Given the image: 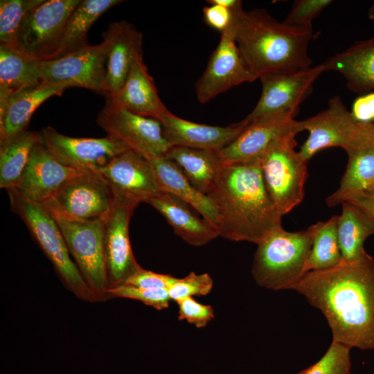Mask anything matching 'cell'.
<instances>
[{
	"instance_id": "obj_29",
	"label": "cell",
	"mask_w": 374,
	"mask_h": 374,
	"mask_svg": "<svg viewBox=\"0 0 374 374\" xmlns=\"http://www.w3.org/2000/svg\"><path fill=\"white\" fill-rule=\"evenodd\" d=\"M165 155L179 168L197 190L206 195L223 164L217 153L211 150L172 146Z\"/></svg>"
},
{
	"instance_id": "obj_3",
	"label": "cell",
	"mask_w": 374,
	"mask_h": 374,
	"mask_svg": "<svg viewBox=\"0 0 374 374\" xmlns=\"http://www.w3.org/2000/svg\"><path fill=\"white\" fill-rule=\"evenodd\" d=\"M312 27L279 22L265 9L242 10L235 40L250 71L259 78L269 73H295L310 68Z\"/></svg>"
},
{
	"instance_id": "obj_44",
	"label": "cell",
	"mask_w": 374,
	"mask_h": 374,
	"mask_svg": "<svg viewBox=\"0 0 374 374\" xmlns=\"http://www.w3.org/2000/svg\"><path fill=\"white\" fill-rule=\"evenodd\" d=\"M238 0H209L207 1L208 4H216L226 8H234L239 2Z\"/></svg>"
},
{
	"instance_id": "obj_32",
	"label": "cell",
	"mask_w": 374,
	"mask_h": 374,
	"mask_svg": "<svg viewBox=\"0 0 374 374\" xmlns=\"http://www.w3.org/2000/svg\"><path fill=\"white\" fill-rule=\"evenodd\" d=\"M37 142V132L28 130L0 141L1 188L16 186Z\"/></svg>"
},
{
	"instance_id": "obj_20",
	"label": "cell",
	"mask_w": 374,
	"mask_h": 374,
	"mask_svg": "<svg viewBox=\"0 0 374 374\" xmlns=\"http://www.w3.org/2000/svg\"><path fill=\"white\" fill-rule=\"evenodd\" d=\"M82 171L62 163L37 142L15 188L30 200L44 204Z\"/></svg>"
},
{
	"instance_id": "obj_43",
	"label": "cell",
	"mask_w": 374,
	"mask_h": 374,
	"mask_svg": "<svg viewBox=\"0 0 374 374\" xmlns=\"http://www.w3.org/2000/svg\"><path fill=\"white\" fill-rule=\"evenodd\" d=\"M346 202L359 208L374 221V190H364Z\"/></svg>"
},
{
	"instance_id": "obj_31",
	"label": "cell",
	"mask_w": 374,
	"mask_h": 374,
	"mask_svg": "<svg viewBox=\"0 0 374 374\" xmlns=\"http://www.w3.org/2000/svg\"><path fill=\"white\" fill-rule=\"evenodd\" d=\"M121 2L123 1L81 0L67 20L60 48L53 59L89 46L87 34L93 23L105 12Z\"/></svg>"
},
{
	"instance_id": "obj_22",
	"label": "cell",
	"mask_w": 374,
	"mask_h": 374,
	"mask_svg": "<svg viewBox=\"0 0 374 374\" xmlns=\"http://www.w3.org/2000/svg\"><path fill=\"white\" fill-rule=\"evenodd\" d=\"M146 203L163 215L177 235L192 246L204 245L220 236L210 222L197 217L187 203L170 193L161 191Z\"/></svg>"
},
{
	"instance_id": "obj_10",
	"label": "cell",
	"mask_w": 374,
	"mask_h": 374,
	"mask_svg": "<svg viewBox=\"0 0 374 374\" xmlns=\"http://www.w3.org/2000/svg\"><path fill=\"white\" fill-rule=\"evenodd\" d=\"M96 123L107 134L147 159L165 155L172 145L166 140L162 124L157 118L132 112L107 96Z\"/></svg>"
},
{
	"instance_id": "obj_8",
	"label": "cell",
	"mask_w": 374,
	"mask_h": 374,
	"mask_svg": "<svg viewBox=\"0 0 374 374\" xmlns=\"http://www.w3.org/2000/svg\"><path fill=\"white\" fill-rule=\"evenodd\" d=\"M302 122L309 135L299 153L306 162L325 148L347 151L357 146L371 136L374 127L373 123L357 120L339 96L330 98L326 109Z\"/></svg>"
},
{
	"instance_id": "obj_40",
	"label": "cell",
	"mask_w": 374,
	"mask_h": 374,
	"mask_svg": "<svg viewBox=\"0 0 374 374\" xmlns=\"http://www.w3.org/2000/svg\"><path fill=\"white\" fill-rule=\"evenodd\" d=\"M177 278L170 274L156 273L141 267L123 285L142 288L169 289Z\"/></svg>"
},
{
	"instance_id": "obj_35",
	"label": "cell",
	"mask_w": 374,
	"mask_h": 374,
	"mask_svg": "<svg viewBox=\"0 0 374 374\" xmlns=\"http://www.w3.org/2000/svg\"><path fill=\"white\" fill-rule=\"evenodd\" d=\"M350 350L347 346L332 341L317 362L296 374H350Z\"/></svg>"
},
{
	"instance_id": "obj_36",
	"label": "cell",
	"mask_w": 374,
	"mask_h": 374,
	"mask_svg": "<svg viewBox=\"0 0 374 374\" xmlns=\"http://www.w3.org/2000/svg\"><path fill=\"white\" fill-rule=\"evenodd\" d=\"M109 298H124L139 301L157 310L168 308L170 298L168 289L142 288L127 285H121L109 289Z\"/></svg>"
},
{
	"instance_id": "obj_38",
	"label": "cell",
	"mask_w": 374,
	"mask_h": 374,
	"mask_svg": "<svg viewBox=\"0 0 374 374\" xmlns=\"http://www.w3.org/2000/svg\"><path fill=\"white\" fill-rule=\"evenodd\" d=\"M331 3V0H297L283 21L294 26L312 27V20Z\"/></svg>"
},
{
	"instance_id": "obj_6",
	"label": "cell",
	"mask_w": 374,
	"mask_h": 374,
	"mask_svg": "<svg viewBox=\"0 0 374 374\" xmlns=\"http://www.w3.org/2000/svg\"><path fill=\"white\" fill-rule=\"evenodd\" d=\"M296 134L292 132L275 139L260 157L265 188L282 215L298 206L305 195L308 162L296 150Z\"/></svg>"
},
{
	"instance_id": "obj_1",
	"label": "cell",
	"mask_w": 374,
	"mask_h": 374,
	"mask_svg": "<svg viewBox=\"0 0 374 374\" xmlns=\"http://www.w3.org/2000/svg\"><path fill=\"white\" fill-rule=\"evenodd\" d=\"M290 290L323 313L332 341L374 349V259L366 252L355 262L308 271Z\"/></svg>"
},
{
	"instance_id": "obj_27",
	"label": "cell",
	"mask_w": 374,
	"mask_h": 374,
	"mask_svg": "<svg viewBox=\"0 0 374 374\" xmlns=\"http://www.w3.org/2000/svg\"><path fill=\"white\" fill-rule=\"evenodd\" d=\"M346 152L348 162L339 186L326 199L330 207L341 204L374 183V133L368 139Z\"/></svg>"
},
{
	"instance_id": "obj_33",
	"label": "cell",
	"mask_w": 374,
	"mask_h": 374,
	"mask_svg": "<svg viewBox=\"0 0 374 374\" xmlns=\"http://www.w3.org/2000/svg\"><path fill=\"white\" fill-rule=\"evenodd\" d=\"M337 215L321 224L314 236L306 263V272L332 268L342 261L337 232Z\"/></svg>"
},
{
	"instance_id": "obj_16",
	"label": "cell",
	"mask_w": 374,
	"mask_h": 374,
	"mask_svg": "<svg viewBox=\"0 0 374 374\" xmlns=\"http://www.w3.org/2000/svg\"><path fill=\"white\" fill-rule=\"evenodd\" d=\"M137 205L115 197L105 221L104 247L109 289L123 285L141 267L136 260L129 236V224Z\"/></svg>"
},
{
	"instance_id": "obj_37",
	"label": "cell",
	"mask_w": 374,
	"mask_h": 374,
	"mask_svg": "<svg viewBox=\"0 0 374 374\" xmlns=\"http://www.w3.org/2000/svg\"><path fill=\"white\" fill-rule=\"evenodd\" d=\"M213 281L208 274H196L191 271L181 278H177L169 287L170 300L176 302L193 296H205L213 288Z\"/></svg>"
},
{
	"instance_id": "obj_12",
	"label": "cell",
	"mask_w": 374,
	"mask_h": 374,
	"mask_svg": "<svg viewBox=\"0 0 374 374\" xmlns=\"http://www.w3.org/2000/svg\"><path fill=\"white\" fill-rule=\"evenodd\" d=\"M107 56V43L103 40L60 58L39 61L42 80L66 88L82 87L106 96Z\"/></svg>"
},
{
	"instance_id": "obj_28",
	"label": "cell",
	"mask_w": 374,
	"mask_h": 374,
	"mask_svg": "<svg viewBox=\"0 0 374 374\" xmlns=\"http://www.w3.org/2000/svg\"><path fill=\"white\" fill-rule=\"evenodd\" d=\"M42 82L39 61L0 44V113L13 95Z\"/></svg>"
},
{
	"instance_id": "obj_13",
	"label": "cell",
	"mask_w": 374,
	"mask_h": 374,
	"mask_svg": "<svg viewBox=\"0 0 374 374\" xmlns=\"http://www.w3.org/2000/svg\"><path fill=\"white\" fill-rule=\"evenodd\" d=\"M242 10L241 6L231 25L221 33L219 44L195 84L196 96L202 104L233 87L257 79L247 67L235 40L237 21Z\"/></svg>"
},
{
	"instance_id": "obj_30",
	"label": "cell",
	"mask_w": 374,
	"mask_h": 374,
	"mask_svg": "<svg viewBox=\"0 0 374 374\" xmlns=\"http://www.w3.org/2000/svg\"><path fill=\"white\" fill-rule=\"evenodd\" d=\"M337 215V232L342 260L353 262L360 259L366 251L365 240L374 235V221L357 206L345 202Z\"/></svg>"
},
{
	"instance_id": "obj_5",
	"label": "cell",
	"mask_w": 374,
	"mask_h": 374,
	"mask_svg": "<svg viewBox=\"0 0 374 374\" xmlns=\"http://www.w3.org/2000/svg\"><path fill=\"white\" fill-rule=\"evenodd\" d=\"M6 191L11 211L24 222L64 286L78 299L97 302L73 260L62 233L48 208L43 204L27 198L15 188Z\"/></svg>"
},
{
	"instance_id": "obj_34",
	"label": "cell",
	"mask_w": 374,
	"mask_h": 374,
	"mask_svg": "<svg viewBox=\"0 0 374 374\" xmlns=\"http://www.w3.org/2000/svg\"><path fill=\"white\" fill-rule=\"evenodd\" d=\"M42 0L0 1V44L13 47L18 28L29 10Z\"/></svg>"
},
{
	"instance_id": "obj_42",
	"label": "cell",
	"mask_w": 374,
	"mask_h": 374,
	"mask_svg": "<svg viewBox=\"0 0 374 374\" xmlns=\"http://www.w3.org/2000/svg\"><path fill=\"white\" fill-rule=\"evenodd\" d=\"M353 116L359 121L368 122L374 117V93H369L357 99L353 105Z\"/></svg>"
},
{
	"instance_id": "obj_19",
	"label": "cell",
	"mask_w": 374,
	"mask_h": 374,
	"mask_svg": "<svg viewBox=\"0 0 374 374\" xmlns=\"http://www.w3.org/2000/svg\"><path fill=\"white\" fill-rule=\"evenodd\" d=\"M103 38L107 43L106 96H114L124 85L134 61L143 56V35L133 24L121 20L110 24Z\"/></svg>"
},
{
	"instance_id": "obj_41",
	"label": "cell",
	"mask_w": 374,
	"mask_h": 374,
	"mask_svg": "<svg viewBox=\"0 0 374 374\" xmlns=\"http://www.w3.org/2000/svg\"><path fill=\"white\" fill-rule=\"evenodd\" d=\"M242 6V1L233 8H226L216 4L203 8V18L205 23L213 29L223 33L232 23L238 9Z\"/></svg>"
},
{
	"instance_id": "obj_25",
	"label": "cell",
	"mask_w": 374,
	"mask_h": 374,
	"mask_svg": "<svg viewBox=\"0 0 374 374\" xmlns=\"http://www.w3.org/2000/svg\"><path fill=\"white\" fill-rule=\"evenodd\" d=\"M148 160L152 165L161 190L170 193L187 203L217 231L218 213L209 197L197 190L179 168L166 155Z\"/></svg>"
},
{
	"instance_id": "obj_46",
	"label": "cell",
	"mask_w": 374,
	"mask_h": 374,
	"mask_svg": "<svg viewBox=\"0 0 374 374\" xmlns=\"http://www.w3.org/2000/svg\"><path fill=\"white\" fill-rule=\"evenodd\" d=\"M367 189L374 190V183L372 184Z\"/></svg>"
},
{
	"instance_id": "obj_15",
	"label": "cell",
	"mask_w": 374,
	"mask_h": 374,
	"mask_svg": "<svg viewBox=\"0 0 374 374\" xmlns=\"http://www.w3.org/2000/svg\"><path fill=\"white\" fill-rule=\"evenodd\" d=\"M325 71L321 63L295 73H269L259 77L262 83L260 97L244 119L248 123L260 117L291 112L297 114L301 104L312 91L313 84Z\"/></svg>"
},
{
	"instance_id": "obj_23",
	"label": "cell",
	"mask_w": 374,
	"mask_h": 374,
	"mask_svg": "<svg viewBox=\"0 0 374 374\" xmlns=\"http://www.w3.org/2000/svg\"><path fill=\"white\" fill-rule=\"evenodd\" d=\"M325 71L340 73L347 87L362 94L374 89V37L355 42L321 63Z\"/></svg>"
},
{
	"instance_id": "obj_4",
	"label": "cell",
	"mask_w": 374,
	"mask_h": 374,
	"mask_svg": "<svg viewBox=\"0 0 374 374\" xmlns=\"http://www.w3.org/2000/svg\"><path fill=\"white\" fill-rule=\"evenodd\" d=\"M321 222L305 230L277 229L257 244L251 274L260 287L290 290L306 273L305 267L314 235Z\"/></svg>"
},
{
	"instance_id": "obj_2",
	"label": "cell",
	"mask_w": 374,
	"mask_h": 374,
	"mask_svg": "<svg viewBox=\"0 0 374 374\" xmlns=\"http://www.w3.org/2000/svg\"><path fill=\"white\" fill-rule=\"evenodd\" d=\"M219 217V235L258 244L282 226L283 215L265 188L260 158L222 164L207 195Z\"/></svg>"
},
{
	"instance_id": "obj_17",
	"label": "cell",
	"mask_w": 374,
	"mask_h": 374,
	"mask_svg": "<svg viewBox=\"0 0 374 374\" xmlns=\"http://www.w3.org/2000/svg\"><path fill=\"white\" fill-rule=\"evenodd\" d=\"M291 112L266 115L248 123L243 132L227 146L215 151L223 164H233L260 158L276 138L303 131L302 121Z\"/></svg>"
},
{
	"instance_id": "obj_24",
	"label": "cell",
	"mask_w": 374,
	"mask_h": 374,
	"mask_svg": "<svg viewBox=\"0 0 374 374\" xmlns=\"http://www.w3.org/2000/svg\"><path fill=\"white\" fill-rule=\"evenodd\" d=\"M108 96L132 112L158 120L168 111L158 95L143 56L134 61L121 90L115 96Z\"/></svg>"
},
{
	"instance_id": "obj_18",
	"label": "cell",
	"mask_w": 374,
	"mask_h": 374,
	"mask_svg": "<svg viewBox=\"0 0 374 374\" xmlns=\"http://www.w3.org/2000/svg\"><path fill=\"white\" fill-rule=\"evenodd\" d=\"M96 171L107 181L115 197L137 206L161 192L150 161L131 150L116 156Z\"/></svg>"
},
{
	"instance_id": "obj_21",
	"label": "cell",
	"mask_w": 374,
	"mask_h": 374,
	"mask_svg": "<svg viewBox=\"0 0 374 374\" xmlns=\"http://www.w3.org/2000/svg\"><path fill=\"white\" fill-rule=\"evenodd\" d=\"M172 146L217 151L232 143L246 128L244 119L226 127L191 122L168 111L159 119Z\"/></svg>"
},
{
	"instance_id": "obj_14",
	"label": "cell",
	"mask_w": 374,
	"mask_h": 374,
	"mask_svg": "<svg viewBox=\"0 0 374 374\" xmlns=\"http://www.w3.org/2000/svg\"><path fill=\"white\" fill-rule=\"evenodd\" d=\"M37 134L39 143L57 160L81 170H98L114 157L129 150L121 142L108 136L71 137L51 126L42 127Z\"/></svg>"
},
{
	"instance_id": "obj_11",
	"label": "cell",
	"mask_w": 374,
	"mask_h": 374,
	"mask_svg": "<svg viewBox=\"0 0 374 374\" xmlns=\"http://www.w3.org/2000/svg\"><path fill=\"white\" fill-rule=\"evenodd\" d=\"M115 201L112 188L96 170H84L64 183L44 204L50 211L84 220H105Z\"/></svg>"
},
{
	"instance_id": "obj_26",
	"label": "cell",
	"mask_w": 374,
	"mask_h": 374,
	"mask_svg": "<svg viewBox=\"0 0 374 374\" xmlns=\"http://www.w3.org/2000/svg\"><path fill=\"white\" fill-rule=\"evenodd\" d=\"M66 89L42 81L13 95L0 113V141L27 130L37 108L49 98L62 95Z\"/></svg>"
},
{
	"instance_id": "obj_9",
	"label": "cell",
	"mask_w": 374,
	"mask_h": 374,
	"mask_svg": "<svg viewBox=\"0 0 374 374\" xmlns=\"http://www.w3.org/2000/svg\"><path fill=\"white\" fill-rule=\"evenodd\" d=\"M80 1L42 0L23 19L12 48L37 61L53 59L67 20Z\"/></svg>"
},
{
	"instance_id": "obj_7",
	"label": "cell",
	"mask_w": 374,
	"mask_h": 374,
	"mask_svg": "<svg viewBox=\"0 0 374 374\" xmlns=\"http://www.w3.org/2000/svg\"><path fill=\"white\" fill-rule=\"evenodd\" d=\"M50 211L62 233L73 260L97 302L108 299L109 283L104 247L105 220L84 221Z\"/></svg>"
},
{
	"instance_id": "obj_45",
	"label": "cell",
	"mask_w": 374,
	"mask_h": 374,
	"mask_svg": "<svg viewBox=\"0 0 374 374\" xmlns=\"http://www.w3.org/2000/svg\"><path fill=\"white\" fill-rule=\"evenodd\" d=\"M368 15L371 19H374V4L370 8Z\"/></svg>"
},
{
	"instance_id": "obj_39",
	"label": "cell",
	"mask_w": 374,
	"mask_h": 374,
	"mask_svg": "<svg viewBox=\"0 0 374 374\" xmlns=\"http://www.w3.org/2000/svg\"><path fill=\"white\" fill-rule=\"evenodd\" d=\"M177 303L179 307L178 319L186 320L198 328L205 327L215 317L211 305L200 303L193 297L185 298Z\"/></svg>"
}]
</instances>
